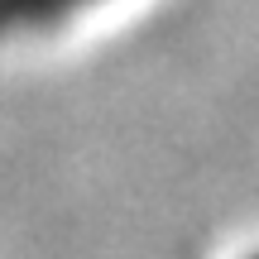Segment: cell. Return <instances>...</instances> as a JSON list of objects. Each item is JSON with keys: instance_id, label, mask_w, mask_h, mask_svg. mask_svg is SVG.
Masks as SVG:
<instances>
[{"instance_id": "6da1fadb", "label": "cell", "mask_w": 259, "mask_h": 259, "mask_svg": "<svg viewBox=\"0 0 259 259\" xmlns=\"http://www.w3.org/2000/svg\"><path fill=\"white\" fill-rule=\"evenodd\" d=\"M250 259H259V254H250Z\"/></svg>"}]
</instances>
